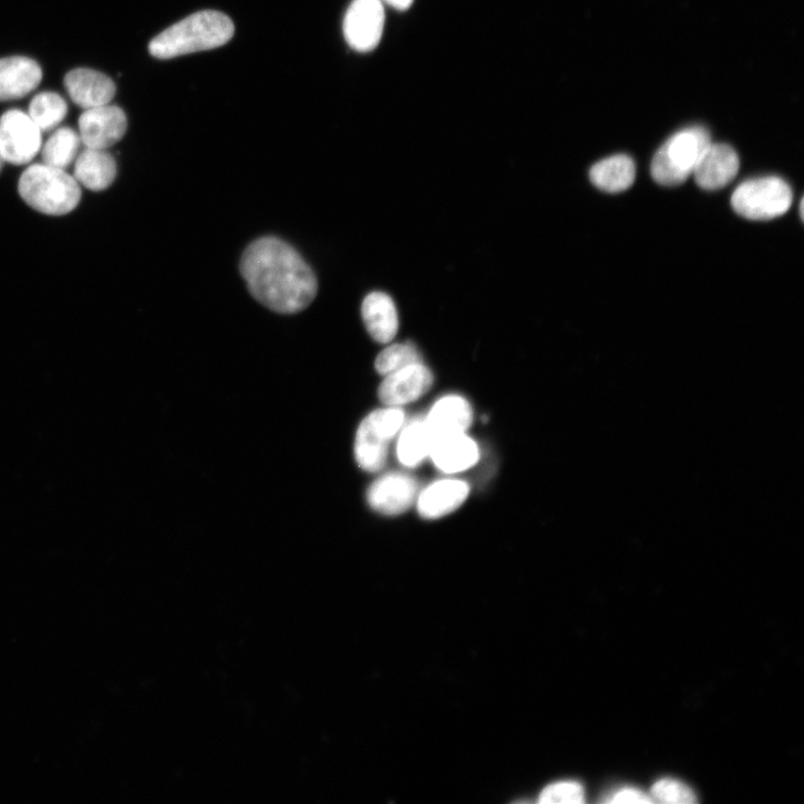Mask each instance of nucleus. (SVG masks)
<instances>
[{
	"instance_id": "b1692460",
	"label": "nucleus",
	"mask_w": 804,
	"mask_h": 804,
	"mask_svg": "<svg viewBox=\"0 0 804 804\" xmlns=\"http://www.w3.org/2000/svg\"><path fill=\"white\" fill-rule=\"evenodd\" d=\"M421 362V357L411 343L395 345L385 349L375 360V369L382 374H389L410 364Z\"/></svg>"
},
{
	"instance_id": "9b49d317",
	"label": "nucleus",
	"mask_w": 804,
	"mask_h": 804,
	"mask_svg": "<svg viewBox=\"0 0 804 804\" xmlns=\"http://www.w3.org/2000/svg\"><path fill=\"white\" fill-rule=\"evenodd\" d=\"M739 171L736 151L725 143H711L694 171L697 185L706 190H720L730 185Z\"/></svg>"
},
{
	"instance_id": "aec40b11",
	"label": "nucleus",
	"mask_w": 804,
	"mask_h": 804,
	"mask_svg": "<svg viewBox=\"0 0 804 804\" xmlns=\"http://www.w3.org/2000/svg\"><path fill=\"white\" fill-rule=\"evenodd\" d=\"M636 179L634 161L617 154L599 161L590 171V180L601 190L617 194L629 189Z\"/></svg>"
},
{
	"instance_id": "cd10ccee",
	"label": "nucleus",
	"mask_w": 804,
	"mask_h": 804,
	"mask_svg": "<svg viewBox=\"0 0 804 804\" xmlns=\"http://www.w3.org/2000/svg\"><path fill=\"white\" fill-rule=\"evenodd\" d=\"M382 2L398 11H406L412 5L413 0H382Z\"/></svg>"
},
{
	"instance_id": "ddd939ff",
	"label": "nucleus",
	"mask_w": 804,
	"mask_h": 804,
	"mask_svg": "<svg viewBox=\"0 0 804 804\" xmlns=\"http://www.w3.org/2000/svg\"><path fill=\"white\" fill-rule=\"evenodd\" d=\"M65 85L72 101L85 110L110 104L117 92L116 84L109 77L90 69L69 72Z\"/></svg>"
},
{
	"instance_id": "20e7f679",
	"label": "nucleus",
	"mask_w": 804,
	"mask_h": 804,
	"mask_svg": "<svg viewBox=\"0 0 804 804\" xmlns=\"http://www.w3.org/2000/svg\"><path fill=\"white\" fill-rule=\"evenodd\" d=\"M712 143L703 127H690L671 137L656 152L652 176L661 186L676 187L692 176L697 164Z\"/></svg>"
},
{
	"instance_id": "dca6fc26",
	"label": "nucleus",
	"mask_w": 804,
	"mask_h": 804,
	"mask_svg": "<svg viewBox=\"0 0 804 804\" xmlns=\"http://www.w3.org/2000/svg\"><path fill=\"white\" fill-rule=\"evenodd\" d=\"M424 420L434 441L465 433L471 424L473 410L464 398L448 396L438 401Z\"/></svg>"
},
{
	"instance_id": "c756f323",
	"label": "nucleus",
	"mask_w": 804,
	"mask_h": 804,
	"mask_svg": "<svg viewBox=\"0 0 804 804\" xmlns=\"http://www.w3.org/2000/svg\"><path fill=\"white\" fill-rule=\"evenodd\" d=\"M803 214H804V212H803V200H801V203H800V218H801V220H803Z\"/></svg>"
},
{
	"instance_id": "1a4fd4ad",
	"label": "nucleus",
	"mask_w": 804,
	"mask_h": 804,
	"mask_svg": "<svg viewBox=\"0 0 804 804\" xmlns=\"http://www.w3.org/2000/svg\"><path fill=\"white\" fill-rule=\"evenodd\" d=\"M128 119L119 106L102 105L86 109L79 119L80 138L85 148L107 150L126 135Z\"/></svg>"
},
{
	"instance_id": "a211bd4d",
	"label": "nucleus",
	"mask_w": 804,
	"mask_h": 804,
	"mask_svg": "<svg viewBox=\"0 0 804 804\" xmlns=\"http://www.w3.org/2000/svg\"><path fill=\"white\" fill-rule=\"evenodd\" d=\"M116 176V160L106 150L85 148L75 159L74 178L92 191L109 188Z\"/></svg>"
},
{
	"instance_id": "2eb2a0df",
	"label": "nucleus",
	"mask_w": 804,
	"mask_h": 804,
	"mask_svg": "<svg viewBox=\"0 0 804 804\" xmlns=\"http://www.w3.org/2000/svg\"><path fill=\"white\" fill-rule=\"evenodd\" d=\"M369 335L380 343L391 342L399 329V318L393 299L382 292L369 294L361 307Z\"/></svg>"
},
{
	"instance_id": "0eeeda50",
	"label": "nucleus",
	"mask_w": 804,
	"mask_h": 804,
	"mask_svg": "<svg viewBox=\"0 0 804 804\" xmlns=\"http://www.w3.org/2000/svg\"><path fill=\"white\" fill-rule=\"evenodd\" d=\"M42 147V131L21 110L8 112L0 118V154L5 163L22 166L31 163Z\"/></svg>"
},
{
	"instance_id": "393cba45",
	"label": "nucleus",
	"mask_w": 804,
	"mask_h": 804,
	"mask_svg": "<svg viewBox=\"0 0 804 804\" xmlns=\"http://www.w3.org/2000/svg\"><path fill=\"white\" fill-rule=\"evenodd\" d=\"M652 792L656 800L664 803L691 804L697 801L695 793L687 785L672 779L659 781Z\"/></svg>"
},
{
	"instance_id": "6e6552de",
	"label": "nucleus",
	"mask_w": 804,
	"mask_h": 804,
	"mask_svg": "<svg viewBox=\"0 0 804 804\" xmlns=\"http://www.w3.org/2000/svg\"><path fill=\"white\" fill-rule=\"evenodd\" d=\"M385 22L382 0H353L345 16V38L354 50L369 53L380 45Z\"/></svg>"
},
{
	"instance_id": "f8f14e48",
	"label": "nucleus",
	"mask_w": 804,
	"mask_h": 804,
	"mask_svg": "<svg viewBox=\"0 0 804 804\" xmlns=\"http://www.w3.org/2000/svg\"><path fill=\"white\" fill-rule=\"evenodd\" d=\"M418 491L417 481L404 474H389L374 481L368 491V503L377 512L398 515L413 503Z\"/></svg>"
},
{
	"instance_id": "c85d7f7f",
	"label": "nucleus",
	"mask_w": 804,
	"mask_h": 804,
	"mask_svg": "<svg viewBox=\"0 0 804 804\" xmlns=\"http://www.w3.org/2000/svg\"><path fill=\"white\" fill-rule=\"evenodd\" d=\"M4 163H5V161H4L3 156H2V154H0V172H2V170L4 167Z\"/></svg>"
},
{
	"instance_id": "f257e3e1",
	"label": "nucleus",
	"mask_w": 804,
	"mask_h": 804,
	"mask_svg": "<svg viewBox=\"0 0 804 804\" xmlns=\"http://www.w3.org/2000/svg\"><path fill=\"white\" fill-rule=\"evenodd\" d=\"M241 272L252 295L283 314L306 308L317 293V281L301 255L276 237H263L245 250Z\"/></svg>"
},
{
	"instance_id": "4be33fe9",
	"label": "nucleus",
	"mask_w": 804,
	"mask_h": 804,
	"mask_svg": "<svg viewBox=\"0 0 804 804\" xmlns=\"http://www.w3.org/2000/svg\"><path fill=\"white\" fill-rule=\"evenodd\" d=\"M432 444L433 438L426 420H413L404 429L399 439L398 458L405 466L415 467L431 454Z\"/></svg>"
},
{
	"instance_id": "a878e982",
	"label": "nucleus",
	"mask_w": 804,
	"mask_h": 804,
	"mask_svg": "<svg viewBox=\"0 0 804 804\" xmlns=\"http://www.w3.org/2000/svg\"><path fill=\"white\" fill-rule=\"evenodd\" d=\"M583 788L576 782H559L549 785L540 796L541 803H583Z\"/></svg>"
},
{
	"instance_id": "4468645a",
	"label": "nucleus",
	"mask_w": 804,
	"mask_h": 804,
	"mask_svg": "<svg viewBox=\"0 0 804 804\" xmlns=\"http://www.w3.org/2000/svg\"><path fill=\"white\" fill-rule=\"evenodd\" d=\"M43 72L37 62L25 57L0 59V101L18 100L33 92Z\"/></svg>"
},
{
	"instance_id": "5701e85b",
	"label": "nucleus",
	"mask_w": 804,
	"mask_h": 804,
	"mask_svg": "<svg viewBox=\"0 0 804 804\" xmlns=\"http://www.w3.org/2000/svg\"><path fill=\"white\" fill-rule=\"evenodd\" d=\"M68 115L66 100L54 92L37 94L30 104L28 116L43 132L60 126Z\"/></svg>"
},
{
	"instance_id": "412c9836",
	"label": "nucleus",
	"mask_w": 804,
	"mask_h": 804,
	"mask_svg": "<svg viewBox=\"0 0 804 804\" xmlns=\"http://www.w3.org/2000/svg\"><path fill=\"white\" fill-rule=\"evenodd\" d=\"M81 143L80 135L73 129L57 130L43 147V164L66 171L78 158Z\"/></svg>"
},
{
	"instance_id": "f3484780",
	"label": "nucleus",
	"mask_w": 804,
	"mask_h": 804,
	"mask_svg": "<svg viewBox=\"0 0 804 804\" xmlns=\"http://www.w3.org/2000/svg\"><path fill=\"white\" fill-rule=\"evenodd\" d=\"M465 481L444 479L427 488L418 500V512L424 518H440L457 510L467 499Z\"/></svg>"
},
{
	"instance_id": "f03ea898",
	"label": "nucleus",
	"mask_w": 804,
	"mask_h": 804,
	"mask_svg": "<svg viewBox=\"0 0 804 804\" xmlns=\"http://www.w3.org/2000/svg\"><path fill=\"white\" fill-rule=\"evenodd\" d=\"M234 33V23L228 15L202 11L155 36L149 45V51L155 59L171 60L221 47L233 38Z\"/></svg>"
},
{
	"instance_id": "bb28decb",
	"label": "nucleus",
	"mask_w": 804,
	"mask_h": 804,
	"mask_svg": "<svg viewBox=\"0 0 804 804\" xmlns=\"http://www.w3.org/2000/svg\"><path fill=\"white\" fill-rule=\"evenodd\" d=\"M613 803H652L654 800L637 789H622L617 792L613 800Z\"/></svg>"
},
{
	"instance_id": "6ab92c4d",
	"label": "nucleus",
	"mask_w": 804,
	"mask_h": 804,
	"mask_svg": "<svg viewBox=\"0 0 804 804\" xmlns=\"http://www.w3.org/2000/svg\"><path fill=\"white\" fill-rule=\"evenodd\" d=\"M429 456L441 470L458 473L473 467L479 453L475 442L463 433L434 440Z\"/></svg>"
},
{
	"instance_id": "39448f33",
	"label": "nucleus",
	"mask_w": 804,
	"mask_h": 804,
	"mask_svg": "<svg viewBox=\"0 0 804 804\" xmlns=\"http://www.w3.org/2000/svg\"><path fill=\"white\" fill-rule=\"evenodd\" d=\"M791 187L781 178L764 177L739 185L732 196V207L739 217L749 221H771L782 217L791 207Z\"/></svg>"
},
{
	"instance_id": "9d476101",
	"label": "nucleus",
	"mask_w": 804,
	"mask_h": 804,
	"mask_svg": "<svg viewBox=\"0 0 804 804\" xmlns=\"http://www.w3.org/2000/svg\"><path fill=\"white\" fill-rule=\"evenodd\" d=\"M434 383L431 370L421 362L387 374L380 388V398L389 406H401L422 397Z\"/></svg>"
},
{
	"instance_id": "423d86ee",
	"label": "nucleus",
	"mask_w": 804,
	"mask_h": 804,
	"mask_svg": "<svg viewBox=\"0 0 804 804\" xmlns=\"http://www.w3.org/2000/svg\"><path fill=\"white\" fill-rule=\"evenodd\" d=\"M404 419L403 410L388 408L371 412L360 423L356 438L354 456L363 470L375 473L384 468L389 442L399 432Z\"/></svg>"
},
{
	"instance_id": "7ed1b4c3",
	"label": "nucleus",
	"mask_w": 804,
	"mask_h": 804,
	"mask_svg": "<svg viewBox=\"0 0 804 804\" xmlns=\"http://www.w3.org/2000/svg\"><path fill=\"white\" fill-rule=\"evenodd\" d=\"M23 200L38 212L62 217L73 211L81 201L82 191L77 179L66 171L44 164L33 165L20 179Z\"/></svg>"
}]
</instances>
